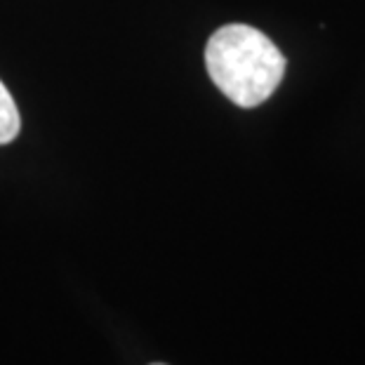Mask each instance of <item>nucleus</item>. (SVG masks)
I'll list each match as a JSON object with an SVG mask.
<instances>
[{"label":"nucleus","mask_w":365,"mask_h":365,"mask_svg":"<svg viewBox=\"0 0 365 365\" xmlns=\"http://www.w3.org/2000/svg\"><path fill=\"white\" fill-rule=\"evenodd\" d=\"M19 130H21L19 108L14 104L10 90L0 81V146L14 142L19 137Z\"/></svg>","instance_id":"nucleus-2"},{"label":"nucleus","mask_w":365,"mask_h":365,"mask_svg":"<svg viewBox=\"0 0 365 365\" xmlns=\"http://www.w3.org/2000/svg\"><path fill=\"white\" fill-rule=\"evenodd\" d=\"M285 54L269 36L247 24L217 29L205 45L212 83L240 108H255L274 95L285 76Z\"/></svg>","instance_id":"nucleus-1"},{"label":"nucleus","mask_w":365,"mask_h":365,"mask_svg":"<svg viewBox=\"0 0 365 365\" xmlns=\"http://www.w3.org/2000/svg\"><path fill=\"white\" fill-rule=\"evenodd\" d=\"M153 365H165V363H153Z\"/></svg>","instance_id":"nucleus-3"}]
</instances>
